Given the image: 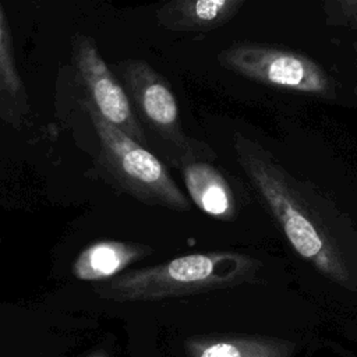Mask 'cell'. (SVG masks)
<instances>
[{"label": "cell", "mask_w": 357, "mask_h": 357, "mask_svg": "<svg viewBox=\"0 0 357 357\" xmlns=\"http://www.w3.org/2000/svg\"><path fill=\"white\" fill-rule=\"evenodd\" d=\"M233 148L294 252L331 282L357 291V226L351 218L315 184L290 173L259 142L237 132Z\"/></svg>", "instance_id": "obj_1"}, {"label": "cell", "mask_w": 357, "mask_h": 357, "mask_svg": "<svg viewBox=\"0 0 357 357\" xmlns=\"http://www.w3.org/2000/svg\"><path fill=\"white\" fill-rule=\"evenodd\" d=\"M261 266L257 258L237 251L194 252L123 272L99 282L95 291L120 303L156 301L238 286L254 280Z\"/></svg>", "instance_id": "obj_2"}, {"label": "cell", "mask_w": 357, "mask_h": 357, "mask_svg": "<svg viewBox=\"0 0 357 357\" xmlns=\"http://www.w3.org/2000/svg\"><path fill=\"white\" fill-rule=\"evenodd\" d=\"M116 77L124 86L148 145L174 169L216 158L209 144L188 135L183 127L172 86L149 63L128 59L114 64Z\"/></svg>", "instance_id": "obj_3"}, {"label": "cell", "mask_w": 357, "mask_h": 357, "mask_svg": "<svg viewBox=\"0 0 357 357\" xmlns=\"http://www.w3.org/2000/svg\"><path fill=\"white\" fill-rule=\"evenodd\" d=\"M82 107L99 141L98 169L109 184L151 206L176 212L191 209V201L158 156L105 121L88 102L82 100Z\"/></svg>", "instance_id": "obj_4"}, {"label": "cell", "mask_w": 357, "mask_h": 357, "mask_svg": "<svg viewBox=\"0 0 357 357\" xmlns=\"http://www.w3.org/2000/svg\"><path fill=\"white\" fill-rule=\"evenodd\" d=\"M216 59L223 68L258 84L324 100L339 98L335 77L310 56L291 49L240 42L220 50Z\"/></svg>", "instance_id": "obj_5"}, {"label": "cell", "mask_w": 357, "mask_h": 357, "mask_svg": "<svg viewBox=\"0 0 357 357\" xmlns=\"http://www.w3.org/2000/svg\"><path fill=\"white\" fill-rule=\"evenodd\" d=\"M73 64L85 92L84 100L105 121L146 148L145 132L134 113L128 95L100 56L92 38L84 33L74 36Z\"/></svg>", "instance_id": "obj_6"}, {"label": "cell", "mask_w": 357, "mask_h": 357, "mask_svg": "<svg viewBox=\"0 0 357 357\" xmlns=\"http://www.w3.org/2000/svg\"><path fill=\"white\" fill-rule=\"evenodd\" d=\"M244 4V0H173L156 10V21L170 32L206 33L226 25Z\"/></svg>", "instance_id": "obj_7"}, {"label": "cell", "mask_w": 357, "mask_h": 357, "mask_svg": "<svg viewBox=\"0 0 357 357\" xmlns=\"http://www.w3.org/2000/svg\"><path fill=\"white\" fill-rule=\"evenodd\" d=\"M153 250L141 243L120 240H99L85 247L73 262V275L79 280L105 282L131 264L151 255Z\"/></svg>", "instance_id": "obj_8"}, {"label": "cell", "mask_w": 357, "mask_h": 357, "mask_svg": "<svg viewBox=\"0 0 357 357\" xmlns=\"http://www.w3.org/2000/svg\"><path fill=\"white\" fill-rule=\"evenodd\" d=\"M187 197L204 213L219 220L237 216L234 194L227 178L209 162H194L181 169Z\"/></svg>", "instance_id": "obj_9"}, {"label": "cell", "mask_w": 357, "mask_h": 357, "mask_svg": "<svg viewBox=\"0 0 357 357\" xmlns=\"http://www.w3.org/2000/svg\"><path fill=\"white\" fill-rule=\"evenodd\" d=\"M29 112L25 85L15 64L8 21L0 4V119L21 128Z\"/></svg>", "instance_id": "obj_10"}, {"label": "cell", "mask_w": 357, "mask_h": 357, "mask_svg": "<svg viewBox=\"0 0 357 357\" xmlns=\"http://www.w3.org/2000/svg\"><path fill=\"white\" fill-rule=\"evenodd\" d=\"M188 346L192 357H290L294 351L290 342L259 336L195 339Z\"/></svg>", "instance_id": "obj_11"}, {"label": "cell", "mask_w": 357, "mask_h": 357, "mask_svg": "<svg viewBox=\"0 0 357 357\" xmlns=\"http://www.w3.org/2000/svg\"><path fill=\"white\" fill-rule=\"evenodd\" d=\"M322 11L326 25L357 31V0H326Z\"/></svg>", "instance_id": "obj_12"}, {"label": "cell", "mask_w": 357, "mask_h": 357, "mask_svg": "<svg viewBox=\"0 0 357 357\" xmlns=\"http://www.w3.org/2000/svg\"><path fill=\"white\" fill-rule=\"evenodd\" d=\"M88 357H109L105 351H96V353H93V354H91V356H88Z\"/></svg>", "instance_id": "obj_13"}, {"label": "cell", "mask_w": 357, "mask_h": 357, "mask_svg": "<svg viewBox=\"0 0 357 357\" xmlns=\"http://www.w3.org/2000/svg\"><path fill=\"white\" fill-rule=\"evenodd\" d=\"M353 50L356 53V59H357V39L353 42Z\"/></svg>", "instance_id": "obj_14"}]
</instances>
